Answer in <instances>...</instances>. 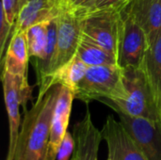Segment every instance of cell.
Masks as SVG:
<instances>
[{
    "mask_svg": "<svg viewBox=\"0 0 161 160\" xmlns=\"http://www.w3.org/2000/svg\"><path fill=\"white\" fill-rule=\"evenodd\" d=\"M88 68L89 66L75 55L71 60L52 74L48 80L47 90L56 84H59L70 89L75 93Z\"/></svg>",
    "mask_w": 161,
    "mask_h": 160,
    "instance_id": "obj_16",
    "label": "cell"
},
{
    "mask_svg": "<svg viewBox=\"0 0 161 160\" xmlns=\"http://www.w3.org/2000/svg\"><path fill=\"white\" fill-rule=\"evenodd\" d=\"M70 1H71V3H72V4H74L76 0H70Z\"/></svg>",
    "mask_w": 161,
    "mask_h": 160,
    "instance_id": "obj_25",
    "label": "cell"
},
{
    "mask_svg": "<svg viewBox=\"0 0 161 160\" xmlns=\"http://www.w3.org/2000/svg\"><path fill=\"white\" fill-rule=\"evenodd\" d=\"M75 97L86 104L101 99L111 103L120 102L125 97L123 68L119 65L89 67L78 85Z\"/></svg>",
    "mask_w": 161,
    "mask_h": 160,
    "instance_id": "obj_2",
    "label": "cell"
},
{
    "mask_svg": "<svg viewBox=\"0 0 161 160\" xmlns=\"http://www.w3.org/2000/svg\"><path fill=\"white\" fill-rule=\"evenodd\" d=\"M124 6L125 4L107 8H88L83 19L82 33L92 39L116 58H118L122 9Z\"/></svg>",
    "mask_w": 161,
    "mask_h": 160,
    "instance_id": "obj_4",
    "label": "cell"
},
{
    "mask_svg": "<svg viewBox=\"0 0 161 160\" xmlns=\"http://www.w3.org/2000/svg\"><path fill=\"white\" fill-rule=\"evenodd\" d=\"M141 68L146 80L158 123L161 126V32L149 46Z\"/></svg>",
    "mask_w": 161,
    "mask_h": 160,
    "instance_id": "obj_13",
    "label": "cell"
},
{
    "mask_svg": "<svg viewBox=\"0 0 161 160\" xmlns=\"http://www.w3.org/2000/svg\"><path fill=\"white\" fill-rule=\"evenodd\" d=\"M89 67L118 65L117 58L90 37L82 33L75 54Z\"/></svg>",
    "mask_w": 161,
    "mask_h": 160,
    "instance_id": "obj_17",
    "label": "cell"
},
{
    "mask_svg": "<svg viewBox=\"0 0 161 160\" xmlns=\"http://www.w3.org/2000/svg\"><path fill=\"white\" fill-rule=\"evenodd\" d=\"M120 122L148 160H161V126L151 119L114 110Z\"/></svg>",
    "mask_w": 161,
    "mask_h": 160,
    "instance_id": "obj_8",
    "label": "cell"
},
{
    "mask_svg": "<svg viewBox=\"0 0 161 160\" xmlns=\"http://www.w3.org/2000/svg\"><path fill=\"white\" fill-rule=\"evenodd\" d=\"M75 98V92L73 91L61 86L52 117L46 160H57L58 151L66 132L68 131L67 128L69 125L73 101Z\"/></svg>",
    "mask_w": 161,
    "mask_h": 160,
    "instance_id": "obj_11",
    "label": "cell"
},
{
    "mask_svg": "<svg viewBox=\"0 0 161 160\" xmlns=\"http://www.w3.org/2000/svg\"><path fill=\"white\" fill-rule=\"evenodd\" d=\"M2 82L9 125V141L6 160H13L21 125L19 108L23 106L25 112L26 111V104L31 99V88L27 79L14 76L6 71L2 73Z\"/></svg>",
    "mask_w": 161,
    "mask_h": 160,
    "instance_id": "obj_6",
    "label": "cell"
},
{
    "mask_svg": "<svg viewBox=\"0 0 161 160\" xmlns=\"http://www.w3.org/2000/svg\"><path fill=\"white\" fill-rule=\"evenodd\" d=\"M48 24L49 22L37 24L25 30L29 57L36 58L38 60L43 58L46 51L48 41Z\"/></svg>",
    "mask_w": 161,
    "mask_h": 160,
    "instance_id": "obj_18",
    "label": "cell"
},
{
    "mask_svg": "<svg viewBox=\"0 0 161 160\" xmlns=\"http://www.w3.org/2000/svg\"><path fill=\"white\" fill-rule=\"evenodd\" d=\"M125 97L118 103L101 99L103 104L113 110H120L131 116H140L158 122L154 106L150 97L146 80L141 67L123 69Z\"/></svg>",
    "mask_w": 161,
    "mask_h": 160,
    "instance_id": "obj_3",
    "label": "cell"
},
{
    "mask_svg": "<svg viewBox=\"0 0 161 160\" xmlns=\"http://www.w3.org/2000/svg\"><path fill=\"white\" fill-rule=\"evenodd\" d=\"M95 0H76L74 5L75 6H79V7H84L87 8H91L93 5Z\"/></svg>",
    "mask_w": 161,
    "mask_h": 160,
    "instance_id": "obj_23",
    "label": "cell"
},
{
    "mask_svg": "<svg viewBox=\"0 0 161 160\" xmlns=\"http://www.w3.org/2000/svg\"><path fill=\"white\" fill-rule=\"evenodd\" d=\"M0 56L3 59L4 50L8 43V37L11 31V28L14 27L7 19L4 9L1 8V16H0Z\"/></svg>",
    "mask_w": 161,
    "mask_h": 160,
    "instance_id": "obj_20",
    "label": "cell"
},
{
    "mask_svg": "<svg viewBox=\"0 0 161 160\" xmlns=\"http://www.w3.org/2000/svg\"><path fill=\"white\" fill-rule=\"evenodd\" d=\"M124 10L143 28L151 45L161 32V0H128Z\"/></svg>",
    "mask_w": 161,
    "mask_h": 160,
    "instance_id": "obj_14",
    "label": "cell"
},
{
    "mask_svg": "<svg viewBox=\"0 0 161 160\" xmlns=\"http://www.w3.org/2000/svg\"><path fill=\"white\" fill-rule=\"evenodd\" d=\"M87 10V8L70 4L58 17V42L53 73L75 56Z\"/></svg>",
    "mask_w": 161,
    "mask_h": 160,
    "instance_id": "obj_5",
    "label": "cell"
},
{
    "mask_svg": "<svg viewBox=\"0 0 161 160\" xmlns=\"http://www.w3.org/2000/svg\"><path fill=\"white\" fill-rule=\"evenodd\" d=\"M70 4V0H28L18 13L12 34L25 32L34 25L57 19Z\"/></svg>",
    "mask_w": 161,
    "mask_h": 160,
    "instance_id": "obj_10",
    "label": "cell"
},
{
    "mask_svg": "<svg viewBox=\"0 0 161 160\" xmlns=\"http://www.w3.org/2000/svg\"><path fill=\"white\" fill-rule=\"evenodd\" d=\"M71 160H72V159H71Z\"/></svg>",
    "mask_w": 161,
    "mask_h": 160,
    "instance_id": "obj_27",
    "label": "cell"
},
{
    "mask_svg": "<svg viewBox=\"0 0 161 160\" xmlns=\"http://www.w3.org/2000/svg\"><path fill=\"white\" fill-rule=\"evenodd\" d=\"M22 7V0H2L1 8L4 9L8 21L14 26L18 13Z\"/></svg>",
    "mask_w": 161,
    "mask_h": 160,
    "instance_id": "obj_21",
    "label": "cell"
},
{
    "mask_svg": "<svg viewBox=\"0 0 161 160\" xmlns=\"http://www.w3.org/2000/svg\"><path fill=\"white\" fill-rule=\"evenodd\" d=\"M75 150V139L74 136L67 131L62 142L58 151L57 160H71Z\"/></svg>",
    "mask_w": 161,
    "mask_h": 160,
    "instance_id": "obj_19",
    "label": "cell"
},
{
    "mask_svg": "<svg viewBox=\"0 0 161 160\" xmlns=\"http://www.w3.org/2000/svg\"><path fill=\"white\" fill-rule=\"evenodd\" d=\"M28 58L25 31L12 34L6 56L2 59L3 71L22 79H27Z\"/></svg>",
    "mask_w": 161,
    "mask_h": 160,
    "instance_id": "obj_15",
    "label": "cell"
},
{
    "mask_svg": "<svg viewBox=\"0 0 161 160\" xmlns=\"http://www.w3.org/2000/svg\"><path fill=\"white\" fill-rule=\"evenodd\" d=\"M102 137L112 160H148L134 142L120 121L108 115L102 128Z\"/></svg>",
    "mask_w": 161,
    "mask_h": 160,
    "instance_id": "obj_9",
    "label": "cell"
},
{
    "mask_svg": "<svg viewBox=\"0 0 161 160\" xmlns=\"http://www.w3.org/2000/svg\"><path fill=\"white\" fill-rule=\"evenodd\" d=\"M108 160H112V159H110V158H108Z\"/></svg>",
    "mask_w": 161,
    "mask_h": 160,
    "instance_id": "obj_26",
    "label": "cell"
},
{
    "mask_svg": "<svg viewBox=\"0 0 161 160\" xmlns=\"http://www.w3.org/2000/svg\"><path fill=\"white\" fill-rule=\"evenodd\" d=\"M149 46V41L143 28L123 8L118 44V65L123 69L141 67Z\"/></svg>",
    "mask_w": 161,
    "mask_h": 160,
    "instance_id": "obj_7",
    "label": "cell"
},
{
    "mask_svg": "<svg viewBox=\"0 0 161 160\" xmlns=\"http://www.w3.org/2000/svg\"><path fill=\"white\" fill-rule=\"evenodd\" d=\"M27 1H28V0H22V6H23L25 2H27ZM21 8H22V7H21Z\"/></svg>",
    "mask_w": 161,
    "mask_h": 160,
    "instance_id": "obj_24",
    "label": "cell"
},
{
    "mask_svg": "<svg viewBox=\"0 0 161 160\" xmlns=\"http://www.w3.org/2000/svg\"><path fill=\"white\" fill-rule=\"evenodd\" d=\"M128 0H95L92 9H99V8H107L112 7H118L125 4Z\"/></svg>",
    "mask_w": 161,
    "mask_h": 160,
    "instance_id": "obj_22",
    "label": "cell"
},
{
    "mask_svg": "<svg viewBox=\"0 0 161 160\" xmlns=\"http://www.w3.org/2000/svg\"><path fill=\"white\" fill-rule=\"evenodd\" d=\"M60 88L59 84L52 86L25 112L13 160H46L52 117Z\"/></svg>",
    "mask_w": 161,
    "mask_h": 160,
    "instance_id": "obj_1",
    "label": "cell"
},
{
    "mask_svg": "<svg viewBox=\"0 0 161 160\" xmlns=\"http://www.w3.org/2000/svg\"><path fill=\"white\" fill-rule=\"evenodd\" d=\"M73 136L75 150L72 160H98L99 146L103 140L102 131L94 125L89 108L83 119L75 124Z\"/></svg>",
    "mask_w": 161,
    "mask_h": 160,
    "instance_id": "obj_12",
    "label": "cell"
}]
</instances>
